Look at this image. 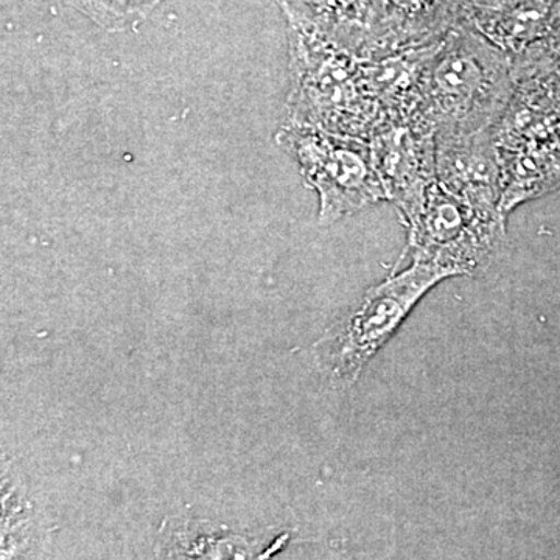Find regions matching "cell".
I'll return each instance as SVG.
<instances>
[{
  "label": "cell",
  "instance_id": "6da1fadb",
  "mask_svg": "<svg viewBox=\"0 0 560 560\" xmlns=\"http://www.w3.org/2000/svg\"><path fill=\"white\" fill-rule=\"evenodd\" d=\"M515 86V58L459 21L427 66L422 110L436 138L492 130Z\"/></svg>",
  "mask_w": 560,
  "mask_h": 560
},
{
  "label": "cell",
  "instance_id": "7a4b0ae2",
  "mask_svg": "<svg viewBox=\"0 0 560 560\" xmlns=\"http://www.w3.org/2000/svg\"><path fill=\"white\" fill-rule=\"evenodd\" d=\"M285 18L291 54V124L370 139L383 116L366 58L307 22Z\"/></svg>",
  "mask_w": 560,
  "mask_h": 560
},
{
  "label": "cell",
  "instance_id": "3957f363",
  "mask_svg": "<svg viewBox=\"0 0 560 560\" xmlns=\"http://www.w3.org/2000/svg\"><path fill=\"white\" fill-rule=\"evenodd\" d=\"M504 215L560 189V86L536 73L515 72L506 109L493 125Z\"/></svg>",
  "mask_w": 560,
  "mask_h": 560
},
{
  "label": "cell",
  "instance_id": "277c9868",
  "mask_svg": "<svg viewBox=\"0 0 560 560\" xmlns=\"http://www.w3.org/2000/svg\"><path fill=\"white\" fill-rule=\"evenodd\" d=\"M452 272L411 261V267L368 291L357 307L335 323L315 345L316 361L331 381L352 385L361 371L394 337L412 308Z\"/></svg>",
  "mask_w": 560,
  "mask_h": 560
},
{
  "label": "cell",
  "instance_id": "5b68a950",
  "mask_svg": "<svg viewBox=\"0 0 560 560\" xmlns=\"http://www.w3.org/2000/svg\"><path fill=\"white\" fill-rule=\"evenodd\" d=\"M400 219L411 261L438 265L453 278L486 270L506 237V215L499 208L464 200L438 179Z\"/></svg>",
  "mask_w": 560,
  "mask_h": 560
},
{
  "label": "cell",
  "instance_id": "8992f818",
  "mask_svg": "<svg viewBox=\"0 0 560 560\" xmlns=\"http://www.w3.org/2000/svg\"><path fill=\"white\" fill-rule=\"evenodd\" d=\"M279 140L318 191L320 223L388 201L368 139L291 124L280 130Z\"/></svg>",
  "mask_w": 560,
  "mask_h": 560
},
{
  "label": "cell",
  "instance_id": "52a82bcc",
  "mask_svg": "<svg viewBox=\"0 0 560 560\" xmlns=\"http://www.w3.org/2000/svg\"><path fill=\"white\" fill-rule=\"evenodd\" d=\"M368 142L386 198L401 217L436 183V131L422 113L383 117Z\"/></svg>",
  "mask_w": 560,
  "mask_h": 560
},
{
  "label": "cell",
  "instance_id": "ba28073f",
  "mask_svg": "<svg viewBox=\"0 0 560 560\" xmlns=\"http://www.w3.org/2000/svg\"><path fill=\"white\" fill-rule=\"evenodd\" d=\"M460 21L517 58L560 24V0H464Z\"/></svg>",
  "mask_w": 560,
  "mask_h": 560
},
{
  "label": "cell",
  "instance_id": "9c48e42d",
  "mask_svg": "<svg viewBox=\"0 0 560 560\" xmlns=\"http://www.w3.org/2000/svg\"><path fill=\"white\" fill-rule=\"evenodd\" d=\"M436 176L464 200L500 209L501 172L492 130L436 138Z\"/></svg>",
  "mask_w": 560,
  "mask_h": 560
},
{
  "label": "cell",
  "instance_id": "30bf717a",
  "mask_svg": "<svg viewBox=\"0 0 560 560\" xmlns=\"http://www.w3.org/2000/svg\"><path fill=\"white\" fill-rule=\"evenodd\" d=\"M464 0H371L378 57L430 46L460 21Z\"/></svg>",
  "mask_w": 560,
  "mask_h": 560
},
{
  "label": "cell",
  "instance_id": "8fae6325",
  "mask_svg": "<svg viewBox=\"0 0 560 560\" xmlns=\"http://www.w3.org/2000/svg\"><path fill=\"white\" fill-rule=\"evenodd\" d=\"M285 16L307 22L361 58L378 57L371 0H276Z\"/></svg>",
  "mask_w": 560,
  "mask_h": 560
},
{
  "label": "cell",
  "instance_id": "7c38bea8",
  "mask_svg": "<svg viewBox=\"0 0 560 560\" xmlns=\"http://www.w3.org/2000/svg\"><path fill=\"white\" fill-rule=\"evenodd\" d=\"M440 43V40H438ZM438 43L394 51L368 60L370 80L383 117L411 116L422 113V86L427 66ZM382 117V119H383Z\"/></svg>",
  "mask_w": 560,
  "mask_h": 560
},
{
  "label": "cell",
  "instance_id": "4fadbf2b",
  "mask_svg": "<svg viewBox=\"0 0 560 560\" xmlns=\"http://www.w3.org/2000/svg\"><path fill=\"white\" fill-rule=\"evenodd\" d=\"M108 32L131 31L149 18L162 0H65Z\"/></svg>",
  "mask_w": 560,
  "mask_h": 560
},
{
  "label": "cell",
  "instance_id": "5bb4252c",
  "mask_svg": "<svg viewBox=\"0 0 560 560\" xmlns=\"http://www.w3.org/2000/svg\"><path fill=\"white\" fill-rule=\"evenodd\" d=\"M515 68L540 73L560 84V24L515 58Z\"/></svg>",
  "mask_w": 560,
  "mask_h": 560
}]
</instances>
